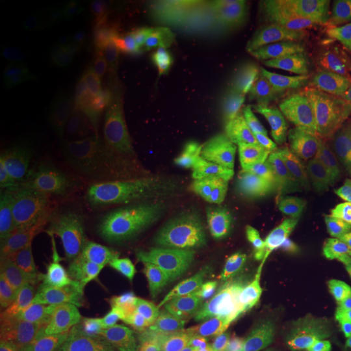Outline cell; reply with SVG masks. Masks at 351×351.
<instances>
[{
	"mask_svg": "<svg viewBox=\"0 0 351 351\" xmlns=\"http://www.w3.org/2000/svg\"><path fill=\"white\" fill-rule=\"evenodd\" d=\"M282 232L263 274L258 351H328L311 293L304 236L293 225Z\"/></svg>",
	"mask_w": 351,
	"mask_h": 351,
	"instance_id": "6da1fadb",
	"label": "cell"
},
{
	"mask_svg": "<svg viewBox=\"0 0 351 351\" xmlns=\"http://www.w3.org/2000/svg\"><path fill=\"white\" fill-rule=\"evenodd\" d=\"M184 270L179 243L155 234L140 241L125 265L122 301L129 319L145 341L160 345L169 302Z\"/></svg>",
	"mask_w": 351,
	"mask_h": 351,
	"instance_id": "7a4b0ae2",
	"label": "cell"
},
{
	"mask_svg": "<svg viewBox=\"0 0 351 351\" xmlns=\"http://www.w3.org/2000/svg\"><path fill=\"white\" fill-rule=\"evenodd\" d=\"M230 330L243 337L212 282L200 270L184 265L181 280L166 311L161 339L171 343H195L208 348L228 341L225 335Z\"/></svg>",
	"mask_w": 351,
	"mask_h": 351,
	"instance_id": "3957f363",
	"label": "cell"
},
{
	"mask_svg": "<svg viewBox=\"0 0 351 351\" xmlns=\"http://www.w3.org/2000/svg\"><path fill=\"white\" fill-rule=\"evenodd\" d=\"M295 88L298 86L288 60L267 54L238 60L232 95L241 127H256L263 114Z\"/></svg>",
	"mask_w": 351,
	"mask_h": 351,
	"instance_id": "277c9868",
	"label": "cell"
},
{
	"mask_svg": "<svg viewBox=\"0 0 351 351\" xmlns=\"http://www.w3.org/2000/svg\"><path fill=\"white\" fill-rule=\"evenodd\" d=\"M283 101L300 129L327 135H343L351 132V124L341 111L328 82L317 83L306 90L295 88L283 96Z\"/></svg>",
	"mask_w": 351,
	"mask_h": 351,
	"instance_id": "5b68a950",
	"label": "cell"
},
{
	"mask_svg": "<svg viewBox=\"0 0 351 351\" xmlns=\"http://www.w3.org/2000/svg\"><path fill=\"white\" fill-rule=\"evenodd\" d=\"M125 143L132 158L152 169L171 166L182 150V145L171 137L160 116L145 111L132 114L127 121Z\"/></svg>",
	"mask_w": 351,
	"mask_h": 351,
	"instance_id": "8992f818",
	"label": "cell"
},
{
	"mask_svg": "<svg viewBox=\"0 0 351 351\" xmlns=\"http://www.w3.org/2000/svg\"><path fill=\"white\" fill-rule=\"evenodd\" d=\"M124 62L114 33H90L72 43L59 57L60 75L91 78L119 69Z\"/></svg>",
	"mask_w": 351,
	"mask_h": 351,
	"instance_id": "52a82bcc",
	"label": "cell"
},
{
	"mask_svg": "<svg viewBox=\"0 0 351 351\" xmlns=\"http://www.w3.org/2000/svg\"><path fill=\"white\" fill-rule=\"evenodd\" d=\"M256 130L263 150L269 156L271 173L276 178H288L295 165L300 127L289 114L283 98L263 114L257 122Z\"/></svg>",
	"mask_w": 351,
	"mask_h": 351,
	"instance_id": "ba28073f",
	"label": "cell"
},
{
	"mask_svg": "<svg viewBox=\"0 0 351 351\" xmlns=\"http://www.w3.org/2000/svg\"><path fill=\"white\" fill-rule=\"evenodd\" d=\"M271 7L254 0H238L228 7L226 28L239 43V59L249 60L267 54L271 29Z\"/></svg>",
	"mask_w": 351,
	"mask_h": 351,
	"instance_id": "9c48e42d",
	"label": "cell"
},
{
	"mask_svg": "<svg viewBox=\"0 0 351 351\" xmlns=\"http://www.w3.org/2000/svg\"><path fill=\"white\" fill-rule=\"evenodd\" d=\"M221 223L223 234L230 241H239L252 230L254 215L251 195L236 181L231 169L221 171L207 189Z\"/></svg>",
	"mask_w": 351,
	"mask_h": 351,
	"instance_id": "30bf717a",
	"label": "cell"
},
{
	"mask_svg": "<svg viewBox=\"0 0 351 351\" xmlns=\"http://www.w3.org/2000/svg\"><path fill=\"white\" fill-rule=\"evenodd\" d=\"M3 138L28 156H52L70 145L56 124L33 116H13L3 124Z\"/></svg>",
	"mask_w": 351,
	"mask_h": 351,
	"instance_id": "8fae6325",
	"label": "cell"
},
{
	"mask_svg": "<svg viewBox=\"0 0 351 351\" xmlns=\"http://www.w3.org/2000/svg\"><path fill=\"white\" fill-rule=\"evenodd\" d=\"M228 239L223 234L221 223L208 192L200 197L192 210L189 221L187 245L184 252V265L191 269H199L210 254L218 247L223 241Z\"/></svg>",
	"mask_w": 351,
	"mask_h": 351,
	"instance_id": "7c38bea8",
	"label": "cell"
},
{
	"mask_svg": "<svg viewBox=\"0 0 351 351\" xmlns=\"http://www.w3.org/2000/svg\"><path fill=\"white\" fill-rule=\"evenodd\" d=\"M73 182L72 173L56 156H26L19 161L8 179V195L19 197L39 189Z\"/></svg>",
	"mask_w": 351,
	"mask_h": 351,
	"instance_id": "4fadbf2b",
	"label": "cell"
},
{
	"mask_svg": "<svg viewBox=\"0 0 351 351\" xmlns=\"http://www.w3.org/2000/svg\"><path fill=\"white\" fill-rule=\"evenodd\" d=\"M270 161L263 150L256 127H241L238 148L231 173L249 195L256 194L269 174Z\"/></svg>",
	"mask_w": 351,
	"mask_h": 351,
	"instance_id": "5bb4252c",
	"label": "cell"
},
{
	"mask_svg": "<svg viewBox=\"0 0 351 351\" xmlns=\"http://www.w3.org/2000/svg\"><path fill=\"white\" fill-rule=\"evenodd\" d=\"M158 21L161 47L174 51L184 43L204 32L210 25L207 16L192 2H178L166 8Z\"/></svg>",
	"mask_w": 351,
	"mask_h": 351,
	"instance_id": "9a60e30c",
	"label": "cell"
},
{
	"mask_svg": "<svg viewBox=\"0 0 351 351\" xmlns=\"http://www.w3.org/2000/svg\"><path fill=\"white\" fill-rule=\"evenodd\" d=\"M83 197H85V191L75 182L39 189V191L28 192V194L12 197L10 212L15 221L23 223L26 219L49 212L59 205L69 204L72 200H80Z\"/></svg>",
	"mask_w": 351,
	"mask_h": 351,
	"instance_id": "2e32d148",
	"label": "cell"
},
{
	"mask_svg": "<svg viewBox=\"0 0 351 351\" xmlns=\"http://www.w3.org/2000/svg\"><path fill=\"white\" fill-rule=\"evenodd\" d=\"M124 62L140 59L161 47L156 20H132L114 33Z\"/></svg>",
	"mask_w": 351,
	"mask_h": 351,
	"instance_id": "e0dca14e",
	"label": "cell"
},
{
	"mask_svg": "<svg viewBox=\"0 0 351 351\" xmlns=\"http://www.w3.org/2000/svg\"><path fill=\"white\" fill-rule=\"evenodd\" d=\"M215 96H217V86L212 78L195 75L189 78L176 93V106L204 117V114L212 108Z\"/></svg>",
	"mask_w": 351,
	"mask_h": 351,
	"instance_id": "ac0fdd59",
	"label": "cell"
},
{
	"mask_svg": "<svg viewBox=\"0 0 351 351\" xmlns=\"http://www.w3.org/2000/svg\"><path fill=\"white\" fill-rule=\"evenodd\" d=\"M160 119L166 127V130L169 132L171 137L181 145L189 137H192L202 124V116H199V114L186 111V109L178 106L160 116Z\"/></svg>",
	"mask_w": 351,
	"mask_h": 351,
	"instance_id": "d6986e66",
	"label": "cell"
},
{
	"mask_svg": "<svg viewBox=\"0 0 351 351\" xmlns=\"http://www.w3.org/2000/svg\"><path fill=\"white\" fill-rule=\"evenodd\" d=\"M173 108H176V93H171L165 88H158V90H153L150 95H147L142 111L155 114V116H163L165 112L171 111Z\"/></svg>",
	"mask_w": 351,
	"mask_h": 351,
	"instance_id": "ffe728a7",
	"label": "cell"
},
{
	"mask_svg": "<svg viewBox=\"0 0 351 351\" xmlns=\"http://www.w3.org/2000/svg\"><path fill=\"white\" fill-rule=\"evenodd\" d=\"M328 83H330L333 93L337 96L341 111L351 124V70L339 73L337 77L330 78Z\"/></svg>",
	"mask_w": 351,
	"mask_h": 351,
	"instance_id": "44dd1931",
	"label": "cell"
},
{
	"mask_svg": "<svg viewBox=\"0 0 351 351\" xmlns=\"http://www.w3.org/2000/svg\"><path fill=\"white\" fill-rule=\"evenodd\" d=\"M169 351V350H165ZM179 351H251L247 345H245L244 339H232L223 343L208 346V348H195V350H179Z\"/></svg>",
	"mask_w": 351,
	"mask_h": 351,
	"instance_id": "7402d4cb",
	"label": "cell"
}]
</instances>
